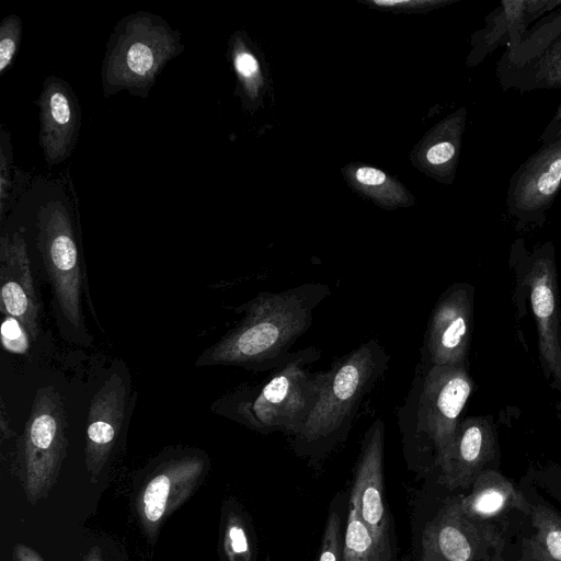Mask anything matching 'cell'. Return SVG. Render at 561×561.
<instances>
[{"mask_svg": "<svg viewBox=\"0 0 561 561\" xmlns=\"http://www.w3.org/2000/svg\"><path fill=\"white\" fill-rule=\"evenodd\" d=\"M331 294L321 283L264 291L239 306L241 320L202 352L196 367L237 366L271 371L291 354L290 347L310 328L317 307Z\"/></svg>", "mask_w": 561, "mask_h": 561, "instance_id": "6da1fadb", "label": "cell"}, {"mask_svg": "<svg viewBox=\"0 0 561 561\" xmlns=\"http://www.w3.org/2000/svg\"><path fill=\"white\" fill-rule=\"evenodd\" d=\"M320 357L316 347L298 350L266 378L230 392L211 410L261 434L296 436L324 382L325 371L311 370Z\"/></svg>", "mask_w": 561, "mask_h": 561, "instance_id": "7a4b0ae2", "label": "cell"}, {"mask_svg": "<svg viewBox=\"0 0 561 561\" xmlns=\"http://www.w3.org/2000/svg\"><path fill=\"white\" fill-rule=\"evenodd\" d=\"M471 392L472 380L465 366L419 362L398 410V424L408 447L432 454L434 465L444 466Z\"/></svg>", "mask_w": 561, "mask_h": 561, "instance_id": "3957f363", "label": "cell"}, {"mask_svg": "<svg viewBox=\"0 0 561 561\" xmlns=\"http://www.w3.org/2000/svg\"><path fill=\"white\" fill-rule=\"evenodd\" d=\"M389 360L383 346L370 339L334 362L325 370L324 382L295 442L302 448L322 449L345 436Z\"/></svg>", "mask_w": 561, "mask_h": 561, "instance_id": "277c9868", "label": "cell"}, {"mask_svg": "<svg viewBox=\"0 0 561 561\" xmlns=\"http://www.w3.org/2000/svg\"><path fill=\"white\" fill-rule=\"evenodd\" d=\"M183 48L180 33L160 16L137 12L123 18L112 34L103 61L104 95L127 90L146 98L167 62Z\"/></svg>", "mask_w": 561, "mask_h": 561, "instance_id": "5b68a950", "label": "cell"}, {"mask_svg": "<svg viewBox=\"0 0 561 561\" xmlns=\"http://www.w3.org/2000/svg\"><path fill=\"white\" fill-rule=\"evenodd\" d=\"M37 249L51 287V307L59 332L69 342L89 346L82 310L83 275L69 208L49 201L37 213Z\"/></svg>", "mask_w": 561, "mask_h": 561, "instance_id": "8992f818", "label": "cell"}, {"mask_svg": "<svg viewBox=\"0 0 561 561\" xmlns=\"http://www.w3.org/2000/svg\"><path fill=\"white\" fill-rule=\"evenodd\" d=\"M472 293L454 284L436 301L428 319L420 363L465 366L471 332Z\"/></svg>", "mask_w": 561, "mask_h": 561, "instance_id": "52a82bcc", "label": "cell"}, {"mask_svg": "<svg viewBox=\"0 0 561 561\" xmlns=\"http://www.w3.org/2000/svg\"><path fill=\"white\" fill-rule=\"evenodd\" d=\"M383 446L385 425L377 419L363 439L350 502L358 506L380 561H390L389 520L383 504Z\"/></svg>", "mask_w": 561, "mask_h": 561, "instance_id": "ba28073f", "label": "cell"}, {"mask_svg": "<svg viewBox=\"0 0 561 561\" xmlns=\"http://www.w3.org/2000/svg\"><path fill=\"white\" fill-rule=\"evenodd\" d=\"M497 541L492 525L467 517L456 500L426 524L421 561H477Z\"/></svg>", "mask_w": 561, "mask_h": 561, "instance_id": "9c48e42d", "label": "cell"}, {"mask_svg": "<svg viewBox=\"0 0 561 561\" xmlns=\"http://www.w3.org/2000/svg\"><path fill=\"white\" fill-rule=\"evenodd\" d=\"M67 419L62 397L54 386L36 391L21 439L22 457L32 476L47 474L66 447Z\"/></svg>", "mask_w": 561, "mask_h": 561, "instance_id": "30bf717a", "label": "cell"}, {"mask_svg": "<svg viewBox=\"0 0 561 561\" xmlns=\"http://www.w3.org/2000/svg\"><path fill=\"white\" fill-rule=\"evenodd\" d=\"M22 229L0 239V309L16 319L31 340L38 336V299Z\"/></svg>", "mask_w": 561, "mask_h": 561, "instance_id": "8fae6325", "label": "cell"}, {"mask_svg": "<svg viewBox=\"0 0 561 561\" xmlns=\"http://www.w3.org/2000/svg\"><path fill=\"white\" fill-rule=\"evenodd\" d=\"M39 106V145L45 161L55 165L66 160L77 144L81 112L71 87L55 76L45 79L37 100Z\"/></svg>", "mask_w": 561, "mask_h": 561, "instance_id": "7c38bea8", "label": "cell"}, {"mask_svg": "<svg viewBox=\"0 0 561 561\" xmlns=\"http://www.w3.org/2000/svg\"><path fill=\"white\" fill-rule=\"evenodd\" d=\"M122 369L113 366L90 402L85 430L87 454L95 465L106 458L125 419L129 382L127 370L123 373Z\"/></svg>", "mask_w": 561, "mask_h": 561, "instance_id": "4fadbf2b", "label": "cell"}, {"mask_svg": "<svg viewBox=\"0 0 561 561\" xmlns=\"http://www.w3.org/2000/svg\"><path fill=\"white\" fill-rule=\"evenodd\" d=\"M495 435L483 417L460 421L450 455L439 469V483L448 489L468 488L493 458Z\"/></svg>", "mask_w": 561, "mask_h": 561, "instance_id": "5bb4252c", "label": "cell"}, {"mask_svg": "<svg viewBox=\"0 0 561 561\" xmlns=\"http://www.w3.org/2000/svg\"><path fill=\"white\" fill-rule=\"evenodd\" d=\"M530 302L536 318L541 358L561 380V333L556 272L549 262H538L528 274Z\"/></svg>", "mask_w": 561, "mask_h": 561, "instance_id": "9a60e30c", "label": "cell"}, {"mask_svg": "<svg viewBox=\"0 0 561 561\" xmlns=\"http://www.w3.org/2000/svg\"><path fill=\"white\" fill-rule=\"evenodd\" d=\"M472 484L467 496L457 499L460 511L470 519L488 523L512 510L530 513L531 506L523 494L495 470H483Z\"/></svg>", "mask_w": 561, "mask_h": 561, "instance_id": "2e32d148", "label": "cell"}, {"mask_svg": "<svg viewBox=\"0 0 561 561\" xmlns=\"http://www.w3.org/2000/svg\"><path fill=\"white\" fill-rule=\"evenodd\" d=\"M535 533L524 543L526 561H561V516L545 505L531 506Z\"/></svg>", "mask_w": 561, "mask_h": 561, "instance_id": "e0dca14e", "label": "cell"}, {"mask_svg": "<svg viewBox=\"0 0 561 561\" xmlns=\"http://www.w3.org/2000/svg\"><path fill=\"white\" fill-rule=\"evenodd\" d=\"M341 561H380L374 540L360 519L358 506L350 502Z\"/></svg>", "mask_w": 561, "mask_h": 561, "instance_id": "ac0fdd59", "label": "cell"}, {"mask_svg": "<svg viewBox=\"0 0 561 561\" xmlns=\"http://www.w3.org/2000/svg\"><path fill=\"white\" fill-rule=\"evenodd\" d=\"M172 471L173 466L152 478L145 489L142 496L144 513L151 523L158 522L165 512L171 489Z\"/></svg>", "mask_w": 561, "mask_h": 561, "instance_id": "d6986e66", "label": "cell"}, {"mask_svg": "<svg viewBox=\"0 0 561 561\" xmlns=\"http://www.w3.org/2000/svg\"><path fill=\"white\" fill-rule=\"evenodd\" d=\"M232 64L237 76L250 96H254L260 85V65L243 42L234 41L232 48Z\"/></svg>", "mask_w": 561, "mask_h": 561, "instance_id": "ffe728a7", "label": "cell"}, {"mask_svg": "<svg viewBox=\"0 0 561 561\" xmlns=\"http://www.w3.org/2000/svg\"><path fill=\"white\" fill-rule=\"evenodd\" d=\"M22 35L20 16L11 14L0 24V73L2 75L13 62L19 50Z\"/></svg>", "mask_w": 561, "mask_h": 561, "instance_id": "44dd1931", "label": "cell"}, {"mask_svg": "<svg viewBox=\"0 0 561 561\" xmlns=\"http://www.w3.org/2000/svg\"><path fill=\"white\" fill-rule=\"evenodd\" d=\"M11 167L12 146L10 133L2 128L0 136V210L2 216L5 211V206L9 204L12 191Z\"/></svg>", "mask_w": 561, "mask_h": 561, "instance_id": "7402d4cb", "label": "cell"}, {"mask_svg": "<svg viewBox=\"0 0 561 561\" xmlns=\"http://www.w3.org/2000/svg\"><path fill=\"white\" fill-rule=\"evenodd\" d=\"M341 519L336 512L328 516L318 561H341Z\"/></svg>", "mask_w": 561, "mask_h": 561, "instance_id": "603a6c76", "label": "cell"}, {"mask_svg": "<svg viewBox=\"0 0 561 561\" xmlns=\"http://www.w3.org/2000/svg\"><path fill=\"white\" fill-rule=\"evenodd\" d=\"M1 336L4 347L14 353H24L31 340L23 325L11 317H5L1 327Z\"/></svg>", "mask_w": 561, "mask_h": 561, "instance_id": "cb8c5ba5", "label": "cell"}, {"mask_svg": "<svg viewBox=\"0 0 561 561\" xmlns=\"http://www.w3.org/2000/svg\"><path fill=\"white\" fill-rule=\"evenodd\" d=\"M356 181L368 190L378 188V192H388L392 183L386 174L377 169L362 167L355 171Z\"/></svg>", "mask_w": 561, "mask_h": 561, "instance_id": "d4e9b609", "label": "cell"}, {"mask_svg": "<svg viewBox=\"0 0 561 561\" xmlns=\"http://www.w3.org/2000/svg\"><path fill=\"white\" fill-rule=\"evenodd\" d=\"M561 182V158L554 159L548 170L537 181V188L542 195H551Z\"/></svg>", "mask_w": 561, "mask_h": 561, "instance_id": "484cf974", "label": "cell"}, {"mask_svg": "<svg viewBox=\"0 0 561 561\" xmlns=\"http://www.w3.org/2000/svg\"><path fill=\"white\" fill-rule=\"evenodd\" d=\"M228 538L230 550L236 556H248L249 542L244 529L238 525L232 524L228 529Z\"/></svg>", "mask_w": 561, "mask_h": 561, "instance_id": "4316f807", "label": "cell"}, {"mask_svg": "<svg viewBox=\"0 0 561 561\" xmlns=\"http://www.w3.org/2000/svg\"><path fill=\"white\" fill-rule=\"evenodd\" d=\"M454 154V145L448 141H444L431 147L426 153V159L432 164H442L450 160Z\"/></svg>", "mask_w": 561, "mask_h": 561, "instance_id": "83f0119b", "label": "cell"}, {"mask_svg": "<svg viewBox=\"0 0 561 561\" xmlns=\"http://www.w3.org/2000/svg\"><path fill=\"white\" fill-rule=\"evenodd\" d=\"M28 561V560H27ZM37 561H41V560H37Z\"/></svg>", "mask_w": 561, "mask_h": 561, "instance_id": "f1b7e54d", "label": "cell"}]
</instances>
